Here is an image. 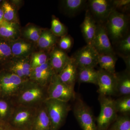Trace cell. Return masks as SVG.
<instances>
[{"label":"cell","instance_id":"9","mask_svg":"<svg viewBox=\"0 0 130 130\" xmlns=\"http://www.w3.org/2000/svg\"><path fill=\"white\" fill-rule=\"evenodd\" d=\"M41 86L34 82L23 86L19 95V102L25 106L40 102L44 98V91Z\"/></svg>","mask_w":130,"mask_h":130},{"label":"cell","instance_id":"4","mask_svg":"<svg viewBox=\"0 0 130 130\" xmlns=\"http://www.w3.org/2000/svg\"><path fill=\"white\" fill-rule=\"evenodd\" d=\"M37 111L30 106L18 108L13 111L8 122L17 130H31Z\"/></svg>","mask_w":130,"mask_h":130},{"label":"cell","instance_id":"19","mask_svg":"<svg viewBox=\"0 0 130 130\" xmlns=\"http://www.w3.org/2000/svg\"><path fill=\"white\" fill-rule=\"evenodd\" d=\"M87 1L65 0L62 1V7L65 14L74 17L86 8Z\"/></svg>","mask_w":130,"mask_h":130},{"label":"cell","instance_id":"8","mask_svg":"<svg viewBox=\"0 0 130 130\" xmlns=\"http://www.w3.org/2000/svg\"><path fill=\"white\" fill-rule=\"evenodd\" d=\"M99 54L91 45H86L77 50L72 56L77 68H94Z\"/></svg>","mask_w":130,"mask_h":130},{"label":"cell","instance_id":"7","mask_svg":"<svg viewBox=\"0 0 130 130\" xmlns=\"http://www.w3.org/2000/svg\"><path fill=\"white\" fill-rule=\"evenodd\" d=\"M73 113L83 130H96L95 120L91 109L80 98L73 107Z\"/></svg>","mask_w":130,"mask_h":130},{"label":"cell","instance_id":"16","mask_svg":"<svg viewBox=\"0 0 130 130\" xmlns=\"http://www.w3.org/2000/svg\"><path fill=\"white\" fill-rule=\"evenodd\" d=\"M77 67L71 57L58 75L61 81L68 85L74 87L77 79Z\"/></svg>","mask_w":130,"mask_h":130},{"label":"cell","instance_id":"13","mask_svg":"<svg viewBox=\"0 0 130 130\" xmlns=\"http://www.w3.org/2000/svg\"><path fill=\"white\" fill-rule=\"evenodd\" d=\"M55 73L49 59L46 63L33 69L30 78L34 82L43 86L49 83Z\"/></svg>","mask_w":130,"mask_h":130},{"label":"cell","instance_id":"24","mask_svg":"<svg viewBox=\"0 0 130 130\" xmlns=\"http://www.w3.org/2000/svg\"><path fill=\"white\" fill-rule=\"evenodd\" d=\"M77 79L81 83L97 85L98 71L94 68H77Z\"/></svg>","mask_w":130,"mask_h":130},{"label":"cell","instance_id":"25","mask_svg":"<svg viewBox=\"0 0 130 130\" xmlns=\"http://www.w3.org/2000/svg\"><path fill=\"white\" fill-rule=\"evenodd\" d=\"M113 47L116 55L120 57L130 56V32Z\"/></svg>","mask_w":130,"mask_h":130},{"label":"cell","instance_id":"17","mask_svg":"<svg viewBox=\"0 0 130 130\" xmlns=\"http://www.w3.org/2000/svg\"><path fill=\"white\" fill-rule=\"evenodd\" d=\"M31 130H51V123L46 107L37 110Z\"/></svg>","mask_w":130,"mask_h":130},{"label":"cell","instance_id":"21","mask_svg":"<svg viewBox=\"0 0 130 130\" xmlns=\"http://www.w3.org/2000/svg\"><path fill=\"white\" fill-rule=\"evenodd\" d=\"M117 60L116 54H101L99 55L98 63L101 69L110 73L115 74V64Z\"/></svg>","mask_w":130,"mask_h":130},{"label":"cell","instance_id":"23","mask_svg":"<svg viewBox=\"0 0 130 130\" xmlns=\"http://www.w3.org/2000/svg\"><path fill=\"white\" fill-rule=\"evenodd\" d=\"M58 38L51 30H46L42 31L37 42L38 46L42 49H52L58 42Z\"/></svg>","mask_w":130,"mask_h":130},{"label":"cell","instance_id":"6","mask_svg":"<svg viewBox=\"0 0 130 130\" xmlns=\"http://www.w3.org/2000/svg\"><path fill=\"white\" fill-rule=\"evenodd\" d=\"M86 9L96 24H104L113 9L112 0L87 1Z\"/></svg>","mask_w":130,"mask_h":130},{"label":"cell","instance_id":"26","mask_svg":"<svg viewBox=\"0 0 130 130\" xmlns=\"http://www.w3.org/2000/svg\"><path fill=\"white\" fill-rule=\"evenodd\" d=\"M108 130H130V119L124 115L117 117Z\"/></svg>","mask_w":130,"mask_h":130},{"label":"cell","instance_id":"35","mask_svg":"<svg viewBox=\"0 0 130 130\" xmlns=\"http://www.w3.org/2000/svg\"><path fill=\"white\" fill-rule=\"evenodd\" d=\"M61 37L59 41V48L65 52L69 51L73 45V39L70 35H66Z\"/></svg>","mask_w":130,"mask_h":130},{"label":"cell","instance_id":"1","mask_svg":"<svg viewBox=\"0 0 130 130\" xmlns=\"http://www.w3.org/2000/svg\"><path fill=\"white\" fill-rule=\"evenodd\" d=\"M129 14L113 9L104 24L107 34L113 46L129 32Z\"/></svg>","mask_w":130,"mask_h":130},{"label":"cell","instance_id":"2","mask_svg":"<svg viewBox=\"0 0 130 130\" xmlns=\"http://www.w3.org/2000/svg\"><path fill=\"white\" fill-rule=\"evenodd\" d=\"M44 104L51 123V130H59L64 123L70 109L68 102L46 99Z\"/></svg>","mask_w":130,"mask_h":130},{"label":"cell","instance_id":"34","mask_svg":"<svg viewBox=\"0 0 130 130\" xmlns=\"http://www.w3.org/2000/svg\"><path fill=\"white\" fill-rule=\"evenodd\" d=\"M113 9L118 11L128 14L130 9V0H113Z\"/></svg>","mask_w":130,"mask_h":130},{"label":"cell","instance_id":"37","mask_svg":"<svg viewBox=\"0 0 130 130\" xmlns=\"http://www.w3.org/2000/svg\"><path fill=\"white\" fill-rule=\"evenodd\" d=\"M11 70L12 73L16 74L22 79H24L25 77L21 66L19 61L16 62L11 67Z\"/></svg>","mask_w":130,"mask_h":130},{"label":"cell","instance_id":"31","mask_svg":"<svg viewBox=\"0 0 130 130\" xmlns=\"http://www.w3.org/2000/svg\"><path fill=\"white\" fill-rule=\"evenodd\" d=\"M1 8L3 11L4 20L10 23H14L16 14L12 6L9 3L5 1L2 3Z\"/></svg>","mask_w":130,"mask_h":130},{"label":"cell","instance_id":"30","mask_svg":"<svg viewBox=\"0 0 130 130\" xmlns=\"http://www.w3.org/2000/svg\"><path fill=\"white\" fill-rule=\"evenodd\" d=\"M12 112L9 103L0 99V121L8 122Z\"/></svg>","mask_w":130,"mask_h":130},{"label":"cell","instance_id":"28","mask_svg":"<svg viewBox=\"0 0 130 130\" xmlns=\"http://www.w3.org/2000/svg\"><path fill=\"white\" fill-rule=\"evenodd\" d=\"M50 30L57 37H62L67 35V30L66 26L54 16L52 18Z\"/></svg>","mask_w":130,"mask_h":130},{"label":"cell","instance_id":"20","mask_svg":"<svg viewBox=\"0 0 130 130\" xmlns=\"http://www.w3.org/2000/svg\"><path fill=\"white\" fill-rule=\"evenodd\" d=\"M13 56L17 58H24L31 53L32 45L24 40H17L10 44Z\"/></svg>","mask_w":130,"mask_h":130},{"label":"cell","instance_id":"38","mask_svg":"<svg viewBox=\"0 0 130 130\" xmlns=\"http://www.w3.org/2000/svg\"><path fill=\"white\" fill-rule=\"evenodd\" d=\"M0 130H17L8 122L0 121Z\"/></svg>","mask_w":130,"mask_h":130},{"label":"cell","instance_id":"15","mask_svg":"<svg viewBox=\"0 0 130 130\" xmlns=\"http://www.w3.org/2000/svg\"><path fill=\"white\" fill-rule=\"evenodd\" d=\"M97 24L86 9L85 17L81 25V32L87 45H91L95 36Z\"/></svg>","mask_w":130,"mask_h":130},{"label":"cell","instance_id":"39","mask_svg":"<svg viewBox=\"0 0 130 130\" xmlns=\"http://www.w3.org/2000/svg\"><path fill=\"white\" fill-rule=\"evenodd\" d=\"M4 16L2 9L0 8V24L4 21Z\"/></svg>","mask_w":130,"mask_h":130},{"label":"cell","instance_id":"14","mask_svg":"<svg viewBox=\"0 0 130 130\" xmlns=\"http://www.w3.org/2000/svg\"><path fill=\"white\" fill-rule=\"evenodd\" d=\"M70 58L66 52L59 47H54L52 49L49 55V61L56 74L59 73Z\"/></svg>","mask_w":130,"mask_h":130},{"label":"cell","instance_id":"32","mask_svg":"<svg viewBox=\"0 0 130 130\" xmlns=\"http://www.w3.org/2000/svg\"><path fill=\"white\" fill-rule=\"evenodd\" d=\"M12 56L10 44L6 40L0 39V62L6 61Z\"/></svg>","mask_w":130,"mask_h":130},{"label":"cell","instance_id":"41","mask_svg":"<svg viewBox=\"0 0 130 130\" xmlns=\"http://www.w3.org/2000/svg\"><path fill=\"white\" fill-rule=\"evenodd\" d=\"M2 1H0V3Z\"/></svg>","mask_w":130,"mask_h":130},{"label":"cell","instance_id":"36","mask_svg":"<svg viewBox=\"0 0 130 130\" xmlns=\"http://www.w3.org/2000/svg\"><path fill=\"white\" fill-rule=\"evenodd\" d=\"M19 61L21 66L25 77H30L32 71L30 62H29L25 59L21 60Z\"/></svg>","mask_w":130,"mask_h":130},{"label":"cell","instance_id":"12","mask_svg":"<svg viewBox=\"0 0 130 130\" xmlns=\"http://www.w3.org/2000/svg\"><path fill=\"white\" fill-rule=\"evenodd\" d=\"M23 79L12 72L0 75L1 93L6 96L13 94L24 86Z\"/></svg>","mask_w":130,"mask_h":130},{"label":"cell","instance_id":"11","mask_svg":"<svg viewBox=\"0 0 130 130\" xmlns=\"http://www.w3.org/2000/svg\"><path fill=\"white\" fill-rule=\"evenodd\" d=\"M91 46L99 54H116L107 34L104 24H97L96 32Z\"/></svg>","mask_w":130,"mask_h":130},{"label":"cell","instance_id":"18","mask_svg":"<svg viewBox=\"0 0 130 130\" xmlns=\"http://www.w3.org/2000/svg\"><path fill=\"white\" fill-rule=\"evenodd\" d=\"M116 94L121 96L130 95V72L126 71L116 73Z\"/></svg>","mask_w":130,"mask_h":130},{"label":"cell","instance_id":"33","mask_svg":"<svg viewBox=\"0 0 130 130\" xmlns=\"http://www.w3.org/2000/svg\"><path fill=\"white\" fill-rule=\"evenodd\" d=\"M42 31L40 29L31 26L26 28L24 31V36L28 40L35 42H37L41 35Z\"/></svg>","mask_w":130,"mask_h":130},{"label":"cell","instance_id":"27","mask_svg":"<svg viewBox=\"0 0 130 130\" xmlns=\"http://www.w3.org/2000/svg\"><path fill=\"white\" fill-rule=\"evenodd\" d=\"M115 106L117 113L126 114L130 112V96L123 97L114 100Z\"/></svg>","mask_w":130,"mask_h":130},{"label":"cell","instance_id":"40","mask_svg":"<svg viewBox=\"0 0 130 130\" xmlns=\"http://www.w3.org/2000/svg\"><path fill=\"white\" fill-rule=\"evenodd\" d=\"M1 93V83H0V94Z\"/></svg>","mask_w":130,"mask_h":130},{"label":"cell","instance_id":"29","mask_svg":"<svg viewBox=\"0 0 130 130\" xmlns=\"http://www.w3.org/2000/svg\"><path fill=\"white\" fill-rule=\"evenodd\" d=\"M49 59V55L43 52L35 53L32 55L30 61L32 70L46 63Z\"/></svg>","mask_w":130,"mask_h":130},{"label":"cell","instance_id":"10","mask_svg":"<svg viewBox=\"0 0 130 130\" xmlns=\"http://www.w3.org/2000/svg\"><path fill=\"white\" fill-rule=\"evenodd\" d=\"M97 71L98 92L100 95L110 96L116 94V73H110L101 68Z\"/></svg>","mask_w":130,"mask_h":130},{"label":"cell","instance_id":"22","mask_svg":"<svg viewBox=\"0 0 130 130\" xmlns=\"http://www.w3.org/2000/svg\"><path fill=\"white\" fill-rule=\"evenodd\" d=\"M18 29L16 24L4 20L0 24V39L6 40H12L17 37Z\"/></svg>","mask_w":130,"mask_h":130},{"label":"cell","instance_id":"5","mask_svg":"<svg viewBox=\"0 0 130 130\" xmlns=\"http://www.w3.org/2000/svg\"><path fill=\"white\" fill-rule=\"evenodd\" d=\"M74 87L62 82L55 73L49 83L46 99H53L68 102L75 97Z\"/></svg>","mask_w":130,"mask_h":130},{"label":"cell","instance_id":"3","mask_svg":"<svg viewBox=\"0 0 130 130\" xmlns=\"http://www.w3.org/2000/svg\"><path fill=\"white\" fill-rule=\"evenodd\" d=\"M101 112L96 119V130H108L117 118L114 100L110 96L100 95Z\"/></svg>","mask_w":130,"mask_h":130}]
</instances>
